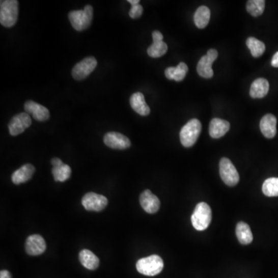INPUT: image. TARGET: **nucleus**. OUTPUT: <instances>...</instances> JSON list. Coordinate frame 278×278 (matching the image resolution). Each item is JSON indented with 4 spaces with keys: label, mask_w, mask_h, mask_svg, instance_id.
<instances>
[{
    "label": "nucleus",
    "mask_w": 278,
    "mask_h": 278,
    "mask_svg": "<svg viewBox=\"0 0 278 278\" xmlns=\"http://www.w3.org/2000/svg\"><path fill=\"white\" fill-rule=\"evenodd\" d=\"M152 39L153 43L148 48V54L152 58H161L168 50V46L163 41V35L159 31H155L152 33Z\"/></svg>",
    "instance_id": "9b49d317"
},
{
    "label": "nucleus",
    "mask_w": 278,
    "mask_h": 278,
    "mask_svg": "<svg viewBox=\"0 0 278 278\" xmlns=\"http://www.w3.org/2000/svg\"><path fill=\"white\" fill-rule=\"evenodd\" d=\"M52 174L57 182H65L71 177V169L68 165L63 164L60 166L53 167Z\"/></svg>",
    "instance_id": "bb28decb"
},
{
    "label": "nucleus",
    "mask_w": 278,
    "mask_h": 278,
    "mask_svg": "<svg viewBox=\"0 0 278 278\" xmlns=\"http://www.w3.org/2000/svg\"><path fill=\"white\" fill-rule=\"evenodd\" d=\"M264 0H249L246 3V10L254 17L261 16L265 9Z\"/></svg>",
    "instance_id": "a878e982"
},
{
    "label": "nucleus",
    "mask_w": 278,
    "mask_h": 278,
    "mask_svg": "<svg viewBox=\"0 0 278 278\" xmlns=\"http://www.w3.org/2000/svg\"><path fill=\"white\" fill-rule=\"evenodd\" d=\"M35 173V167L31 164H25L12 175V181L16 185L24 183L29 181Z\"/></svg>",
    "instance_id": "a211bd4d"
},
{
    "label": "nucleus",
    "mask_w": 278,
    "mask_h": 278,
    "mask_svg": "<svg viewBox=\"0 0 278 278\" xmlns=\"http://www.w3.org/2000/svg\"><path fill=\"white\" fill-rule=\"evenodd\" d=\"M218 52L215 49H210L208 50L205 56L202 57L201 59L197 64V72L200 77L204 78H211L213 76L212 64L217 59Z\"/></svg>",
    "instance_id": "0eeeda50"
},
{
    "label": "nucleus",
    "mask_w": 278,
    "mask_h": 278,
    "mask_svg": "<svg viewBox=\"0 0 278 278\" xmlns=\"http://www.w3.org/2000/svg\"><path fill=\"white\" fill-rule=\"evenodd\" d=\"M143 13V7L140 4H137V5L131 7L129 11V16L132 19H137V18L141 17Z\"/></svg>",
    "instance_id": "c85d7f7f"
},
{
    "label": "nucleus",
    "mask_w": 278,
    "mask_h": 278,
    "mask_svg": "<svg viewBox=\"0 0 278 278\" xmlns=\"http://www.w3.org/2000/svg\"><path fill=\"white\" fill-rule=\"evenodd\" d=\"M25 247L26 253L31 256H38L46 251V242L42 236L34 234L26 239Z\"/></svg>",
    "instance_id": "ddd939ff"
},
{
    "label": "nucleus",
    "mask_w": 278,
    "mask_h": 278,
    "mask_svg": "<svg viewBox=\"0 0 278 278\" xmlns=\"http://www.w3.org/2000/svg\"><path fill=\"white\" fill-rule=\"evenodd\" d=\"M94 10L90 5H87L84 10H74L69 13V20L74 30L83 31L91 26Z\"/></svg>",
    "instance_id": "7ed1b4c3"
},
{
    "label": "nucleus",
    "mask_w": 278,
    "mask_h": 278,
    "mask_svg": "<svg viewBox=\"0 0 278 278\" xmlns=\"http://www.w3.org/2000/svg\"><path fill=\"white\" fill-rule=\"evenodd\" d=\"M246 43L248 48L251 50V55L254 58H260L265 51V44L261 40L254 38V37H249L246 40Z\"/></svg>",
    "instance_id": "393cba45"
},
{
    "label": "nucleus",
    "mask_w": 278,
    "mask_h": 278,
    "mask_svg": "<svg viewBox=\"0 0 278 278\" xmlns=\"http://www.w3.org/2000/svg\"><path fill=\"white\" fill-rule=\"evenodd\" d=\"M19 3L17 0H2L0 2V23L10 28L17 22Z\"/></svg>",
    "instance_id": "f257e3e1"
},
{
    "label": "nucleus",
    "mask_w": 278,
    "mask_h": 278,
    "mask_svg": "<svg viewBox=\"0 0 278 278\" xmlns=\"http://www.w3.org/2000/svg\"><path fill=\"white\" fill-rule=\"evenodd\" d=\"M236 234L239 242L243 245H248L253 241V234L249 225L244 222L237 224Z\"/></svg>",
    "instance_id": "b1692460"
},
{
    "label": "nucleus",
    "mask_w": 278,
    "mask_h": 278,
    "mask_svg": "<svg viewBox=\"0 0 278 278\" xmlns=\"http://www.w3.org/2000/svg\"><path fill=\"white\" fill-rule=\"evenodd\" d=\"M269 91L268 80L264 78H258L251 85L249 95L252 98H263Z\"/></svg>",
    "instance_id": "aec40b11"
},
{
    "label": "nucleus",
    "mask_w": 278,
    "mask_h": 278,
    "mask_svg": "<svg viewBox=\"0 0 278 278\" xmlns=\"http://www.w3.org/2000/svg\"><path fill=\"white\" fill-rule=\"evenodd\" d=\"M31 124H32V120L29 114L26 112L18 114L15 115L9 123L10 134L13 136L18 135L23 132L26 128H29Z\"/></svg>",
    "instance_id": "9d476101"
},
{
    "label": "nucleus",
    "mask_w": 278,
    "mask_h": 278,
    "mask_svg": "<svg viewBox=\"0 0 278 278\" xmlns=\"http://www.w3.org/2000/svg\"><path fill=\"white\" fill-rule=\"evenodd\" d=\"M104 143L107 147L113 149H127L131 146L129 138L119 132H108L104 135Z\"/></svg>",
    "instance_id": "f8f14e48"
},
{
    "label": "nucleus",
    "mask_w": 278,
    "mask_h": 278,
    "mask_svg": "<svg viewBox=\"0 0 278 278\" xmlns=\"http://www.w3.org/2000/svg\"><path fill=\"white\" fill-rule=\"evenodd\" d=\"M98 65V61L94 57H88L77 63L72 70V76L75 80H81L86 78Z\"/></svg>",
    "instance_id": "6e6552de"
},
{
    "label": "nucleus",
    "mask_w": 278,
    "mask_h": 278,
    "mask_svg": "<svg viewBox=\"0 0 278 278\" xmlns=\"http://www.w3.org/2000/svg\"><path fill=\"white\" fill-rule=\"evenodd\" d=\"M0 278H11V273L8 270H1V272H0Z\"/></svg>",
    "instance_id": "2f4dec72"
},
{
    "label": "nucleus",
    "mask_w": 278,
    "mask_h": 278,
    "mask_svg": "<svg viewBox=\"0 0 278 278\" xmlns=\"http://www.w3.org/2000/svg\"><path fill=\"white\" fill-rule=\"evenodd\" d=\"M219 175L224 183L229 186H234L240 181L237 169L227 158H223L219 161Z\"/></svg>",
    "instance_id": "423d86ee"
},
{
    "label": "nucleus",
    "mask_w": 278,
    "mask_h": 278,
    "mask_svg": "<svg viewBox=\"0 0 278 278\" xmlns=\"http://www.w3.org/2000/svg\"><path fill=\"white\" fill-rule=\"evenodd\" d=\"M212 220L211 208L207 203H199L192 213L191 221L194 228L199 231L205 230L210 226Z\"/></svg>",
    "instance_id": "f03ea898"
},
{
    "label": "nucleus",
    "mask_w": 278,
    "mask_h": 278,
    "mask_svg": "<svg viewBox=\"0 0 278 278\" xmlns=\"http://www.w3.org/2000/svg\"><path fill=\"white\" fill-rule=\"evenodd\" d=\"M51 164L53 167L60 166V165H63V161H61L60 158H53L51 159Z\"/></svg>",
    "instance_id": "c756f323"
},
{
    "label": "nucleus",
    "mask_w": 278,
    "mask_h": 278,
    "mask_svg": "<svg viewBox=\"0 0 278 278\" xmlns=\"http://www.w3.org/2000/svg\"><path fill=\"white\" fill-rule=\"evenodd\" d=\"M210 10L206 6L199 7L194 15V22L199 29H204L210 22Z\"/></svg>",
    "instance_id": "5701e85b"
},
{
    "label": "nucleus",
    "mask_w": 278,
    "mask_h": 278,
    "mask_svg": "<svg viewBox=\"0 0 278 278\" xmlns=\"http://www.w3.org/2000/svg\"><path fill=\"white\" fill-rule=\"evenodd\" d=\"M271 65L273 67H278V51L275 53L271 60Z\"/></svg>",
    "instance_id": "7c9ffc66"
},
{
    "label": "nucleus",
    "mask_w": 278,
    "mask_h": 278,
    "mask_svg": "<svg viewBox=\"0 0 278 278\" xmlns=\"http://www.w3.org/2000/svg\"><path fill=\"white\" fill-rule=\"evenodd\" d=\"M139 201L143 210L149 214H154L159 210V200L149 189H146L141 194Z\"/></svg>",
    "instance_id": "2eb2a0df"
},
{
    "label": "nucleus",
    "mask_w": 278,
    "mask_h": 278,
    "mask_svg": "<svg viewBox=\"0 0 278 278\" xmlns=\"http://www.w3.org/2000/svg\"><path fill=\"white\" fill-rule=\"evenodd\" d=\"M164 263L158 255H152L137 261L136 268L137 271L146 276H153L161 273Z\"/></svg>",
    "instance_id": "39448f33"
},
{
    "label": "nucleus",
    "mask_w": 278,
    "mask_h": 278,
    "mask_svg": "<svg viewBox=\"0 0 278 278\" xmlns=\"http://www.w3.org/2000/svg\"><path fill=\"white\" fill-rule=\"evenodd\" d=\"M108 200L105 197L95 192H88L82 199V205L88 211H102L105 209Z\"/></svg>",
    "instance_id": "1a4fd4ad"
},
{
    "label": "nucleus",
    "mask_w": 278,
    "mask_h": 278,
    "mask_svg": "<svg viewBox=\"0 0 278 278\" xmlns=\"http://www.w3.org/2000/svg\"><path fill=\"white\" fill-rule=\"evenodd\" d=\"M130 104L133 110L142 116H147L150 114V107L146 102L143 93L136 92L133 94L130 98Z\"/></svg>",
    "instance_id": "f3484780"
},
{
    "label": "nucleus",
    "mask_w": 278,
    "mask_h": 278,
    "mask_svg": "<svg viewBox=\"0 0 278 278\" xmlns=\"http://www.w3.org/2000/svg\"><path fill=\"white\" fill-rule=\"evenodd\" d=\"M128 2L129 3L131 6H135L139 4L140 1H139V0H128Z\"/></svg>",
    "instance_id": "473e14b6"
},
{
    "label": "nucleus",
    "mask_w": 278,
    "mask_h": 278,
    "mask_svg": "<svg viewBox=\"0 0 278 278\" xmlns=\"http://www.w3.org/2000/svg\"><path fill=\"white\" fill-rule=\"evenodd\" d=\"M189 68L185 63H179L177 67H170L165 69V77L170 80H174L176 81H182L187 74Z\"/></svg>",
    "instance_id": "4be33fe9"
},
{
    "label": "nucleus",
    "mask_w": 278,
    "mask_h": 278,
    "mask_svg": "<svg viewBox=\"0 0 278 278\" xmlns=\"http://www.w3.org/2000/svg\"><path fill=\"white\" fill-rule=\"evenodd\" d=\"M263 193L268 197H278V178H269L264 181Z\"/></svg>",
    "instance_id": "cd10ccee"
},
{
    "label": "nucleus",
    "mask_w": 278,
    "mask_h": 278,
    "mask_svg": "<svg viewBox=\"0 0 278 278\" xmlns=\"http://www.w3.org/2000/svg\"><path fill=\"white\" fill-rule=\"evenodd\" d=\"M230 128V123L227 121L220 119H212L210 124V136L213 138H219L228 132Z\"/></svg>",
    "instance_id": "6ab92c4d"
},
{
    "label": "nucleus",
    "mask_w": 278,
    "mask_h": 278,
    "mask_svg": "<svg viewBox=\"0 0 278 278\" xmlns=\"http://www.w3.org/2000/svg\"><path fill=\"white\" fill-rule=\"evenodd\" d=\"M25 112L31 115L38 122H46L50 119V112L44 106L33 101H27L24 104Z\"/></svg>",
    "instance_id": "4468645a"
},
{
    "label": "nucleus",
    "mask_w": 278,
    "mask_h": 278,
    "mask_svg": "<svg viewBox=\"0 0 278 278\" xmlns=\"http://www.w3.org/2000/svg\"><path fill=\"white\" fill-rule=\"evenodd\" d=\"M202 131L201 122L198 119H192L185 124L180 131V141L185 148L194 146Z\"/></svg>",
    "instance_id": "20e7f679"
},
{
    "label": "nucleus",
    "mask_w": 278,
    "mask_h": 278,
    "mask_svg": "<svg viewBox=\"0 0 278 278\" xmlns=\"http://www.w3.org/2000/svg\"><path fill=\"white\" fill-rule=\"evenodd\" d=\"M79 260L85 268L91 270H96L100 264L98 257L89 249H82L79 254Z\"/></svg>",
    "instance_id": "412c9836"
},
{
    "label": "nucleus",
    "mask_w": 278,
    "mask_h": 278,
    "mask_svg": "<svg viewBox=\"0 0 278 278\" xmlns=\"http://www.w3.org/2000/svg\"><path fill=\"white\" fill-rule=\"evenodd\" d=\"M260 128L264 137L273 138L276 133V119L274 115L267 114L264 115L260 122Z\"/></svg>",
    "instance_id": "dca6fc26"
}]
</instances>
